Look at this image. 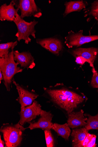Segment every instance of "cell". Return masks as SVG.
<instances>
[{"mask_svg":"<svg viewBox=\"0 0 98 147\" xmlns=\"http://www.w3.org/2000/svg\"><path fill=\"white\" fill-rule=\"evenodd\" d=\"M43 96L47 98L55 107L68 115L73 112L87 100L84 95L79 94L63 83L44 88Z\"/></svg>","mask_w":98,"mask_h":147,"instance_id":"6da1fadb","label":"cell"},{"mask_svg":"<svg viewBox=\"0 0 98 147\" xmlns=\"http://www.w3.org/2000/svg\"><path fill=\"white\" fill-rule=\"evenodd\" d=\"M14 49H11L8 57L0 58V71L3 76V83L7 90L9 92L12 88L14 77L17 74L22 72L23 69L19 67V63L14 58Z\"/></svg>","mask_w":98,"mask_h":147,"instance_id":"7a4b0ae2","label":"cell"},{"mask_svg":"<svg viewBox=\"0 0 98 147\" xmlns=\"http://www.w3.org/2000/svg\"><path fill=\"white\" fill-rule=\"evenodd\" d=\"M26 129L19 123L15 124H3L0 131L3 134L5 147L20 146L23 140V132Z\"/></svg>","mask_w":98,"mask_h":147,"instance_id":"3957f363","label":"cell"},{"mask_svg":"<svg viewBox=\"0 0 98 147\" xmlns=\"http://www.w3.org/2000/svg\"><path fill=\"white\" fill-rule=\"evenodd\" d=\"M13 22L18 28V31L16 36L17 38L18 41L20 42L23 40L26 44H28L31 42L30 36L34 38H36L35 26L38 24V21L34 20L30 22H27L21 18L18 14Z\"/></svg>","mask_w":98,"mask_h":147,"instance_id":"277c9868","label":"cell"},{"mask_svg":"<svg viewBox=\"0 0 98 147\" xmlns=\"http://www.w3.org/2000/svg\"><path fill=\"white\" fill-rule=\"evenodd\" d=\"M11 1L16 8L20 11V16L22 19L32 16L39 18L43 15L42 11L34 0H14Z\"/></svg>","mask_w":98,"mask_h":147,"instance_id":"5b68a950","label":"cell"},{"mask_svg":"<svg viewBox=\"0 0 98 147\" xmlns=\"http://www.w3.org/2000/svg\"><path fill=\"white\" fill-rule=\"evenodd\" d=\"M98 40V35L84 36L83 35V31L78 32L69 31L68 35L65 37V44L69 48L79 47L86 43Z\"/></svg>","mask_w":98,"mask_h":147,"instance_id":"8992f818","label":"cell"},{"mask_svg":"<svg viewBox=\"0 0 98 147\" xmlns=\"http://www.w3.org/2000/svg\"><path fill=\"white\" fill-rule=\"evenodd\" d=\"M42 110L41 105L35 100L30 105L21 108L19 113L20 119L18 123L23 126L27 123H30L40 116Z\"/></svg>","mask_w":98,"mask_h":147,"instance_id":"52a82bcc","label":"cell"},{"mask_svg":"<svg viewBox=\"0 0 98 147\" xmlns=\"http://www.w3.org/2000/svg\"><path fill=\"white\" fill-rule=\"evenodd\" d=\"M12 84L15 85L19 96L16 100L21 105V108L32 105L39 95L33 90H30L26 87L18 84L14 80Z\"/></svg>","mask_w":98,"mask_h":147,"instance_id":"ba28073f","label":"cell"},{"mask_svg":"<svg viewBox=\"0 0 98 147\" xmlns=\"http://www.w3.org/2000/svg\"><path fill=\"white\" fill-rule=\"evenodd\" d=\"M36 43L55 56H58L64 50V45L59 39L49 38L36 39Z\"/></svg>","mask_w":98,"mask_h":147,"instance_id":"9c48e42d","label":"cell"},{"mask_svg":"<svg viewBox=\"0 0 98 147\" xmlns=\"http://www.w3.org/2000/svg\"><path fill=\"white\" fill-rule=\"evenodd\" d=\"M68 52L75 58L81 57L85 59L92 69H95L94 64L98 57V47L77 48Z\"/></svg>","mask_w":98,"mask_h":147,"instance_id":"30bf717a","label":"cell"},{"mask_svg":"<svg viewBox=\"0 0 98 147\" xmlns=\"http://www.w3.org/2000/svg\"><path fill=\"white\" fill-rule=\"evenodd\" d=\"M53 116L50 112L42 110L40 117L37 121L31 122L29 127L26 128V129H30L32 130L36 129H40L44 130H51L53 126V124L51 122Z\"/></svg>","mask_w":98,"mask_h":147,"instance_id":"8fae6325","label":"cell"},{"mask_svg":"<svg viewBox=\"0 0 98 147\" xmlns=\"http://www.w3.org/2000/svg\"><path fill=\"white\" fill-rule=\"evenodd\" d=\"M14 58L15 61L20 65L21 68L24 69H32L36 65L35 59L29 52H20L18 50L14 51Z\"/></svg>","mask_w":98,"mask_h":147,"instance_id":"7c38bea8","label":"cell"},{"mask_svg":"<svg viewBox=\"0 0 98 147\" xmlns=\"http://www.w3.org/2000/svg\"><path fill=\"white\" fill-rule=\"evenodd\" d=\"M84 111L81 110L79 112L72 113L68 114L67 123L72 129L84 127L87 125L88 118L84 116Z\"/></svg>","mask_w":98,"mask_h":147,"instance_id":"4fadbf2b","label":"cell"},{"mask_svg":"<svg viewBox=\"0 0 98 147\" xmlns=\"http://www.w3.org/2000/svg\"><path fill=\"white\" fill-rule=\"evenodd\" d=\"M15 5L11 1L9 5L4 4L0 7V20L13 22L18 14L19 10L14 7Z\"/></svg>","mask_w":98,"mask_h":147,"instance_id":"5bb4252c","label":"cell"},{"mask_svg":"<svg viewBox=\"0 0 98 147\" xmlns=\"http://www.w3.org/2000/svg\"><path fill=\"white\" fill-rule=\"evenodd\" d=\"M88 131L85 127L77 128L72 130L71 136L72 138L73 147H83L84 140L89 133Z\"/></svg>","mask_w":98,"mask_h":147,"instance_id":"9a60e30c","label":"cell"},{"mask_svg":"<svg viewBox=\"0 0 98 147\" xmlns=\"http://www.w3.org/2000/svg\"><path fill=\"white\" fill-rule=\"evenodd\" d=\"M88 5L87 1H83L66 2L64 4L65 9L63 14L64 17H66L72 12L80 11L82 9L85 8Z\"/></svg>","mask_w":98,"mask_h":147,"instance_id":"2e32d148","label":"cell"},{"mask_svg":"<svg viewBox=\"0 0 98 147\" xmlns=\"http://www.w3.org/2000/svg\"><path fill=\"white\" fill-rule=\"evenodd\" d=\"M52 129L57 133L58 136L62 137L66 140H68L71 131L67 123L63 125L55 123Z\"/></svg>","mask_w":98,"mask_h":147,"instance_id":"e0dca14e","label":"cell"},{"mask_svg":"<svg viewBox=\"0 0 98 147\" xmlns=\"http://www.w3.org/2000/svg\"><path fill=\"white\" fill-rule=\"evenodd\" d=\"M85 13V17H89L87 19L88 22H90L92 19H94L98 24V1L92 3L91 6L86 9Z\"/></svg>","mask_w":98,"mask_h":147,"instance_id":"ac0fdd59","label":"cell"},{"mask_svg":"<svg viewBox=\"0 0 98 147\" xmlns=\"http://www.w3.org/2000/svg\"><path fill=\"white\" fill-rule=\"evenodd\" d=\"M18 45L17 41L0 44V58H5L8 57L10 53L9 50L14 49Z\"/></svg>","mask_w":98,"mask_h":147,"instance_id":"d6986e66","label":"cell"},{"mask_svg":"<svg viewBox=\"0 0 98 147\" xmlns=\"http://www.w3.org/2000/svg\"><path fill=\"white\" fill-rule=\"evenodd\" d=\"M89 118L87 121V125L85 127L88 130L95 129L98 130V114L95 116L85 114Z\"/></svg>","mask_w":98,"mask_h":147,"instance_id":"ffe728a7","label":"cell"},{"mask_svg":"<svg viewBox=\"0 0 98 147\" xmlns=\"http://www.w3.org/2000/svg\"><path fill=\"white\" fill-rule=\"evenodd\" d=\"M96 136L93 134L88 133L83 142L84 147H96Z\"/></svg>","mask_w":98,"mask_h":147,"instance_id":"44dd1931","label":"cell"},{"mask_svg":"<svg viewBox=\"0 0 98 147\" xmlns=\"http://www.w3.org/2000/svg\"><path fill=\"white\" fill-rule=\"evenodd\" d=\"M44 132L47 147H54V139L51 130H45Z\"/></svg>","mask_w":98,"mask_h":147,"instance_id":"7402d4cb","label":"cell"},{"mask_svg":"<svg viewBox=\"0 0 98 147\" xmlns=\"http://www.w3.org/2000/svg\"><path fill=\"white\" fill-rule=\"evenodd\" d=\"M93 75L91 84L92 87L95 88H98V73L95 69H92Z\"/></svg>","mask_w":98,"mask_h":147,"instance_id":"603a6c76","label":"cell"},{"mask_svg":"<svg viewBox=\"0 0 98 147\" xmlns=\"http://www.w3.org/2000/svg\"><path fill=\"white\" fill-rule=\"evenodd\" d=\"M75 62L77 64L80 65H82L86 62H87V61L85 59L81 57H78L76 58Z\"/></svg>","mask_w":98,"mask_h":147,"instance_id":"cb8c5ba5","label":"cell"},{"mask_svg":"<svg viewBox=\"0 0 98 147\" xmlns=\"http://www.w3.org/2000/svg\"><path fill=\"white\" fill-rule=\"evenodd\" d=\"M5 141H3L1 139V135L0 136V147H5Z\"/></svg>","mask_w":98,"mask_h":147,"instance_id":"d4e9b609","label":"cell"},{"mask_svg":"<svg viewBox=\"0 0 98 147\" xmlns=\"http://www.w3.org/2000/svg\"><path fill=\"white\" fill-rule=\"evenodd\" d=\"M3 76L2 71H0V84H1L2 81L3 80Z\"/></svg>","mask_w":98,"mask_h":147,"instance_id":"484cf974","label":"cell"}]
</instances>
